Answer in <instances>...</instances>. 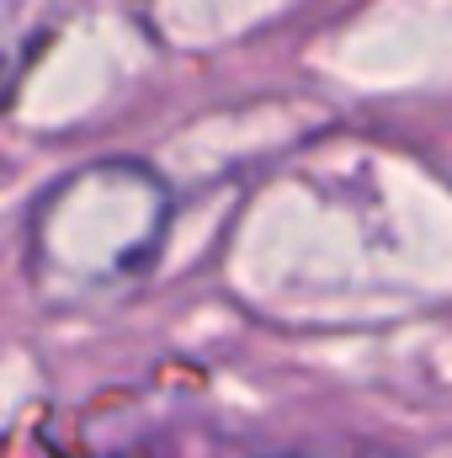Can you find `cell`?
<instances>
[{
	"label": "cell",
	"instance_id": "1",
	"mask_svg": "<svg viewBox=\"0 0 452 458\" xmlns=\"http://www.w3.org/2000/svg\"><path fill=\"white\" fill-rule=\"evenodd\" d=\"M171 219V192L138 160H96L64 176L32 214V267L70 293L138 277Z\"/></svg>",
	"mask_w": 452,
	"mask_h": 458
},
{
	"label": "cell",
	"instance_id": "2",
	"mask_svg": "<svg viewBox=\"0 0 452 458\" xmlns=\"http://www.w3.org/2000/svg\"><path fill=\"white\" fill-rule=\"evenodd\" d=\"M70 0H0V102L16 91L48 32L64 21Z\"/></svg>",
	"mask_w": 452,
	"mask_h": 458
}]
</instances>
